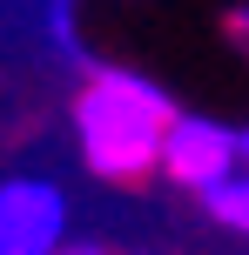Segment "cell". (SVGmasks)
I'll return each mask as SVG.
<instances>
[{
  "mask_svg": "<svg viewBox=\"0 0 249 255\" xmlns=\"http://www.w3.org/2000/svg\"><path fill=\"white\" fill-rule=\"evenodd\" d=\"M169 121H175L169 88H155L135 67H94L81 81V94H74V141H81L88 175H101V181L155 175Z\"/></svg>",
  "mask_w": 249,
  "mask_h": 255,
  "instance_id": "cell-1",
  "label": "cell"
},
{
  "mask_svg": "<svg viewBox=\"0 0 249 255\" xmlns=\"http://www.w3.org/2000/svg\"><path fill=\"white\" fill-rule=\"evenodd\" d=\"M67 242V188L47 175L0 181V255H54Z\"/></svg>",
  "mask_w": 249,
  "mask_h": 255,
  "instance_id": "cell-2",
  "label": "cell"
},
{
  "mask_svg": "<svg viewBox=\"0 0 249 255\" xmlns=\"http://www.w3.org/2000/svg\"><path fill=\"white\" fill-rule=\"evenodd\" d=\"M229 168H243V148H236V128L229 121H209V115H182L175 108L169 134H162V154H155V175H169L175 188H209L223 181Z\"/></svg>",
  "mask_w": 249,
  "mask_h": 255,
  "instance_id": "cell-3",
  "label": "cell"
},
{
  "mask_svg": "<svg viewBox=\"0 0 249 255\" xmlns=\"http://www.w3.org/2000/svg\"><path fill=\"white\" fill-rule=\"evenodd\" d=\"M202 208H209V222H223L229 235H249V168H229L223 181H209V188H202Z\"/></svg>",
  "mask_w": 249,
  "mask_h": 255,
  "instance_id": "cell-4",
  "label": "cell"
},
{
  "mask_svg": "<svg viewBox=\"0 0 249 255\" xmlns=\"http://www.w3.org/2000/svg\"><path fill=\"white\" fill-rule=\"evenodd\" d=\"M223 40H229V47L249 61V0H236V7L223 13Z\"/></svg>",
  "mask_w": 249,
  "mask_h": 255,
  "instance_id": "cell-5",
  "label": "cell"
},
{
  "mask_svg": "<svg viewBox=\"0 0 249 255\" xmlns=\"http://www.w3.org/2000/svg\"><path fill=\"white\" fill-rule=\"evenodd\" d=\"M54 255H108V249H94V242H61Z\"/></svg>",
  "mask_w": 249,
  "mask_h": 255,
  "instance_id": "cell-6",
  "label": "cell"
},
{
  "mask_svg": "<svg viewBox=\"0 0 249 255\" xmlns=\"http://www.w3.org/2000/svg\"><path fill=\"white\" fill-rule=\"evenodd\" d=\"M236 148H243V168H249V128H236Z\"/></svg>",
  "mask_w": 249,
  "mask_h": 255,
  "instance_id": "cell-7",
  "label": "cell"
}]
</instances>
